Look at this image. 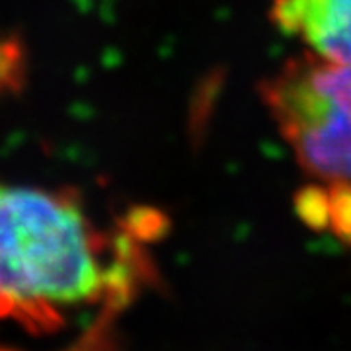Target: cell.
Returning <instances> with one entry per match:
<instances>
[{"mask_svg": "<svg viewBox=\"0 0 351 351\" xmlns=\"http://www.w3.org/2000/svg\"><path fill=\"white\" fill-rule=\"evenodd\" d=\"M137 234L104 230L73 189L0 182V318L43 334L119 311L145 265Z\"/></svg>", "mask_w": 351, "mask_h": 351, "instance_id": "6da1fadb", "label": "cell"}, {"mask_svg": "<svg viewBox=\"0 0 351 351\" xmlns=\"http://www.w3.org/2000/svg\"><path fill=\"white\" fill-rule=\"evenodd\" d=\"M262 92L302 168L322 188L351 191V64L308 51L277 71Z\"/></svg>", "mask_w": 351, "mask_h": 351, "instance_id": "7a4b0ae2", "label": "cell"}, {"mask_svg": "<svg viewBox=\"0 0 351 351\" xmlns=\"http://www.w3.org/2000/svg\"><path fill=\"white\" fill-rule=\"evenodd\" d=\"M274 20L314 55L351 64V0H276Z\"/></svg>", "mask_w": 351, "mask_h": 351, "instance_id": "3957f363", "label": "cell"}, {"mask_svg": "<svg viewBox=\"0 0 351 351\" xmlns=\"http://www.w3.org/2000/svg\"><path fill=\"white\" fill-rule=\"evenodd\" d=\"M25 78L24 47L0 34V94L18 92Z\"/></svg>", "mask_w": 351, "mask_h": 351, "instance_id": "277c9868", "label": "cell"}, {"mask_svg": "<svg viewBox=\"0 0 351 351\" xmlns=\"http://www.w3.org/2000/svg\"><path fill=\"white\" fill-rule=\"evenodd\" d=\"M0 351H14V350H8V348H4V346H0Z\"/></svg>", "mask_w": 351, "mask_h": 351, "instance_id": "5b68a950", "label": "cell"}]
</instances>
